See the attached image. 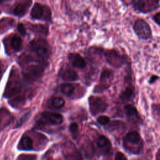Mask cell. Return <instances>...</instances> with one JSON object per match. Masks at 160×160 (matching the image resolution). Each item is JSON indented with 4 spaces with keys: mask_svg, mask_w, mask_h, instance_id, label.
Wrapping results in <instances>:
<instances>
[{
    "mask_svg": "<svg viewBox=\"0 0 160 160\" xmlns=\"http://www.w3.org/2000/svg\"><path fill=\"white\" fill-rule=\"evenodd\" d=\"M1 74H2V72H1V67H0V78L1 76Z\"/></svg>",
    "mask_w": 160,
    "mask_h": 160,
    "instance_id": "cell-34",
    "label": "cell"
},
{
    "mask_svg": "<svg viewBox=\"0 0 160 160\" xmlns=\"http://www.w3.org/2000/svg\"><path fill=\"white\" fill-rule=\"evenodd\" d=\"M36 156L32 154H21L20 155L17 160H35Z\"/></svg>",
    "mask_w": 160,
    "mask_h": 160,
    "instance_id": "cell-26",
    "label": "cell"
},
{
    "mask_svg": "<svg viewBox=\"0 0 160 160\" xmlns=\"http://www.w3.org/2000/svg\"><path fill=\"white\" fill-rule=\"evenodd\" d=\"M21 89V84L19 75L17 72L12 71L8 82L4 96L6 98H11L19 93Z\"/></svg>",
    "mask_w": 160,
    "mask_h": 160,
    "instance_id": "cell-2",
    "label": "cell"
},
{
    "mask_svg": "<svg viewBox=\"0 0 160 160\" xmlns=\"http://www.w3.org/2000/svg\"><path fill=\"white\" fill-rule=\"evenodd\" d=\"M104 56L107 62L113 68H119L127 62V58L114 49L105 51Z\"/></svg>",
    "mask_w": 160,
    "mask_h": 160,
    "instance_id": "cell-5",
    "label": "cell"
},
{
    "mask_svg": "<svg viewBox=\"0 0 160 160\" xmlns=\"http://www.w3.org/2000/svg\"><path fill=\"white\" fill-rule=\"evenodd\" d=\"M52 105L56 108H61L64 105V100L61 97H55L52 99Z\"/></svg>",
    "mask_w": 160,
    "mask_h": 160,
    "instance_id": "cell-25",
    "label": "cell"
},
{
    "mask_svg": "<svg viewBox=\"0 0 160 160\" xmlns=\"http://www.w3.org/2000/svg\"><path fill=\"white\" fill-rule=\"evenodd\" d=\"M124 111L127 117L129 119H139V117L138 115V111L134 106L131 104H127L124 107Z\"/></svg>",
    "mask_w": 160,
    "mask_h": 160,
    "instance_id": "cell-18",
    "label": "cell"
},
{
    "mask_svg": "<svg viewBox=\"0 0 160 160\" xmlns=\"http://www.w3.org/2000/svg\"><path fill=\"white\" fill-rule=\"evenodd\" d=\"M134 94V88L132 85H129L127 86L123 91L121 93L119 96V98L122 101H128Z\"/></svg>",
    "mask_w": 160,
    "mask_h": 160,
    "instance_id": "cell-21",
    "label": "cell"
},
{
    "mask_svg": "<svg viewBox=\"0 0 160 160\" xmlns=\"http://www.w3.org/2000/svg\"><path fill=\"white\" fill-rule=\"evenodd\" d=\"M113 79V71L109 69H104L101 74L99 84L94 88V91L101 92L108 88Z\"/></svg>",
    "mask_w": 160,
    "mask_h": 160,
    "instance_id": "cell-10",
    "label": "cell"
},
{
    "mask_svg": "<svg viewBox=\"0 0 160 160\" xmlns=\"http://www.w3.org/2000/svg\"><path fill=\"white\" fill-rule=\"evenodd\" d=\"M89 104L91 112L93 115L105 111L108 107V104L103 99L96 96L89 97Z\"/></svg>",
    "mask_w": 160,
    "mask_h": 160,
    "instance_id": "cell-9",
    "label": "cell"
},
{
    "mask_svg": "<svg viewBox=\"0 0 160 160\" xmlns=\"http://www.w3.org/2000/svg\"><path fill=\"white\" fill-rule=\"evenodd\" d=\"M153 20L154 21L158 24L159 25L160 24V13L158 12L153 16Z\"/></svg>",
    "mask_w": 160,
    "mask_h": 160,
    "instance_id": "cell-31",
    "label": "cell"
},
{
    "mask_svg": "<svg viewBox=\"0 0 160 160\" xmlns=\"http://www.w3.org/2000/svg\"><path fill=\"white\" fill-rule=\"evenodd\" d=\"M125 140L129 143L136 144L140 142L141 136L137 131H131L126 134Z\"/></svg>",
    "mask_w": 160,
    "mask_h": 160,
    "instance_id": "cell-19",
    "label": "cell"
},
{
    "mask_svg": "<svg viewBox=\"0 0 160 160\" xmlns=\"http://www.w3.org/2000/svg\"><path fill=\"white\" fill-rule=\"evenodd\" d=\"M11 119L10 112L6 108L0 109V131L11 122Z\"/></svg>",
    "mask_w": 160,
    "mask_h": 160,
    "instance_id": "cell-15",
    "label": "cell"
},
{
    "mask_svg": "<svg viewBox=\"0 0 160 160\" xmlns=\"http://www.w3.org/2000/svg\"><path fill=\"white\" fill-rule=\"evenodd\" d=\"M78 125L76 122H72L69 126V130L72 133H76L78 131Z\"/></svg>",
    "mask_w": 160,
    "mask_h": 160,
    "instance_id": "cell-28",
    "label": "cell"
},
{
    "mask_svg": "<svg viewBox=\"0 0 160 160\" xmlns=\"http://www.w3.org/2000/svg\"><path fill=\"white\" fill-rule=\"evenodd\" d=\"M11 44L12 49L15 51H19L21 48L22 39L19 37L17 36H14L11 39Z\"/></svg>",
    "mask_w": 160,
    "mask_h": 160,
    "instance_id": "cell-24",
    "label": "cell"
},
{
    "mask_svg": "<svg viewBox=\"0 0 160 160\" xmlns=\"http://www.w3.org/2000/svg\"><path fill=\"white\" fill-rule=\"evenodd\" d=\"M31 30L37 33V34H41L44 36H46L48 34V27L44 25H42V24H34L32 25L31 27Z\"/></svg>",
    "mask_w": 160,
    "mask_h": 160,
    "instance_id": "cell-22",
    "label": "cell"
},
{
    "mask_svg": "<svg viewBox=\"0 0 160 160\" xmlns=\"http://www.w3.org/2000/svg\"><path fill=\"white\" fill-rule=\"evenodd\" d=\"M109 120H110L109 118L106 116H101L98 117L97 119L98 122L102 125L107 124L109 122Z\"/></svg>",
    "mask_w": 160,
    "mask_h": 160,
    "instance_id": "cell-27",
    "label": "cell"
},
{
    "mask_svg": "<svg viewBox=\"0 0 160 160\" xmlns=\"http://www.w3.org/2000/svg\"><path fill=\"white\" fill-rule=\"evenodd\" d=\"M18 31L22 36H24L26 34V29H25V28H24V25L22 24H18Z\"/></svg>",
    "mask_w": 160,
    "mask_h": 160,
    "instance_id": "cell-30",
    "label": "cell"
},
{
    "mask_svg": "<svg viewBox=\"0 0 160 160\" xmlns=\"http://www.w3.org/2000/svg\"><path fill=\"white\" fill-rule=\"evenodd\" d=\"M42 118H46L45 121L53 125L61 124L63 121V117L61 114L55 112H44L41 114Z\"/></svg>",
    "mask_w": 160,
    "mask_h": 160,
    "instance_id": "cell-14",
    "label": "cell"
},
{
    "mask_svg": "<svg viewBox=\"0 0 160 160\" xmlns=\"http://www.w3.org/2000/svg\"><path fill=\"white\" fill-rule=\"evenodd\" d=\"M159 151H158V154H157V158H156L157 160H159Z\"/></svg>",
    "mask_w": 160,
    "mask_h": 160,
    "instance_id": "cell-33",
    "label": "cell"
},
{
    "mask_svg": "<svg viewBox=\"0 0 160 160\" xmlns=\"http://www.w3.org/2000/svg\"><path fill=\"white\" fill-rule=\"evenodd\" d=\"M31 16L34 19L49 22L51 21V10L49 6L36 2L31 9Z\"/></svg>",
    "mask_w": 160,
    "mask_h": 160,
    "instance_id": "cell-3",
    "label": "cell"
},
{
    "mask_svg": "<svg viewBox=\"0 0 160 160\" xmlns=\"http://www.w3.org/2000/svg\"><path fill=\"white\" fill-rule=\"evenodd\" d=\"M158 78H159L158 76H157V75H152V76H151V78H149V82L151 83V84H152V83L154 82L155 81H156L158 79Z\"/></svg>",
    "mask_w": 160,
    "mask_h": 160,
    "instance_id": "cell-32",
    "label": "cell"
},
{
    "mask_svg": "<svg viewBox=\"0 0 160 160\" xmlns=\"http://www.w3.org/2000/svg\"><path fill=\"white\" fill-rule=\"evenodd\" d=\"M25 102V98L22 96H18L9 101V104L14 108H19L24 104Z\"/></svg>",
    "mask_w": 160,
    "mask_h": 160,
    "instance_id": "cell-23",
    "label": "cell"
},
{
    "mask_svg": "<svg viewBox=\"0 0 160 160\" xmlns=\"http://www.w3.org/2000/svg\"><path fill=\"white\" fill-rule=\"evenodd\" d=\"M68 60L72 66L79 69H83L86 66V62L84 58L78 53H69L68 54Z\"/></svg>",
    "mask_w": 160,
    "mask_h": 160,
    "instance_id": "cell-12",
    "label": "cell"
},
{
    "mask_svg": "<svg viewBox=\"0 0 160 160\" xmlns=\"http://www.w3.org/2000/svg\"><path fill=\"white\" fill-rule=\"evenodd\" d=\"M75 87L73 84L70 83H63L60 85L61 92L66 96H70L74 92Z\"/></svg>",
    "mask_w": 160,
    "mask_h": 160,
    "instance_id": "cell-20",
    "label": "cell"
},
{
    "mask_svg": "<svg viewBox=\"0 0 160 160\" xmlns=\"http://www.w3.org/2000/svg\"><path fill=\"white\" fill-rule=\"evenodd\" d=\"M114 159L115 160H128L125 155L121 152H118L116 153Z\"/></svg>",
    "mask_w": 160,
    "mask_h": 160,
    "instance_id": "cell-29",
    "label": "cell"
},
{
    "mask_svg": "<svg viewBox=\"0 0 160 160\" xmlns=\"http://www.w3.org/2000/svg\"><path fill=\"white\" fill-rule=\"evenodd\" d=\"M97 145L104 153L108 152L111 148V144L108 138L104 136H99L97 140Z\"/></svg>",
    "mask_w": 160,
    "mask_h": 160,
    "instance_id": "cell-16",
    "label": "cell"
},
{
    "mask_svg": "<svg viewBox=\"0 0 160 160\" xmlns=\"http://www.w3.org/2000/svg\"><path fill=\"white\" fill-rule=\"evenodd\" d=\"M29 46L31 50L42 61L49 57L50 47L48 41L44 38L34 39L30 42Z\"/></svg>",
    "mask_w": 160,
    "mask_h": 160,
    "instance_id": "cell-1",
    "label": "cell"
},
{
    "mask_svg": "<svg viewBox=\"0 0 160 160\" xmlns=\"http://www.w3.org/2000/svg\"><path fill=\"white\" fill-rule=\"evenodd\" d=\"M44 66L41 64H32L25 69L23 74L25 79L28 81H36L43 75Z\"/></svg>",
    "mask_w": 160,
    "mask_h": 160,
    "instance_id": "cell-8",
    "label": "cell"
},
{
    "mask_svg": "<svg viewBox=\"0 0 160 160\" xmlns=\"http://www.w3.org/2000/svg\"><path fill=\"white\" fill-rule=\"evenodd\" d=\"M60 76L65 81H75L79 79V76L76 71L69 67L65 68L61 71Z\"/></svg>",
    "mask_w": 160,
    "mask_h": 160,
    "instance_id": "cell-13",
    "label": "cell"
},
{
    "mask_svg": "<svg viewBox=\"0 0 160 160\" xmlns=\"http://www.w3.org/2000/svg\"><path fill=\"white\" fill-rule=\"evenodd\" d=\"M133 29L137 36L141 39H148L152 36L151 27L142 19H138L134 22Z\"/></svg>",
    "mask_w": 160,
    "mask_h": 160,
    "instance_id": "cell-6",
    "label": "cell"
},
{
    "mask_svg": "<svg viewBox=\"0 0 160 160\" xmlns=\"http://www.w3.org/2000/svg\"><path fill=\"white\" fill-rule=\"evenodd\" d=\"M62 152L64 160H82L79 151L71 142L68 141L62 145Z\"/></svg>",
    "mask_w": 160,
    "mask_h": 160,
    "instance_id": "cell-7",
    "label": "cell"
},
{
    "mask_svg": "<svg viewBox=\"0 0 160 160\" xmlns=\"http://www.w3.org/2000/svg\"><path fill=\"white\" fill-rule=\"evenodd\" d=\"M159 0H132L134 9L142 13H148L158 9L159 6Z\"/></svg>",
    "mask_w": 160,
    "mask_h": 160,
    "instance_id": "cell-4",
    "label": "cell"
},
{
    "mask_svg": "<svg viewBox=\"0 0 160 160\" xmlns=\"http://www.w3.org/2000/svg\"><path fill=\"white\" fill-rule=\"evenodd\" d=\"M121 1H123V0H121Z\"/></svg>",
    "mask_w": 160,
    "mask_h": 160,
    "instance_id": "cell-36",
    "label": "cell"
},
{
    "mask_svg": "<svg viewBox=\"0 0 160 160\" xmlns=\"http://www.w3.org/2000/svg\"><path fill=\"white\" fill-rule=\"evenodd\" d=\"M5 0H0V3H2V2H4Z\"/></svg>",
    "mask_w": 160,
    "mask_h": 160,
    "instance_id": "cell-35",
    "label": "cell"
},
{
    "mask_svg": "<svg viewBox=\"0 0 160 160\" xmlns=\"http://www.w3.org/2000/svg\"><path fill=\"white\" fill-rule=\"evenodd\" d=\"M20 150L29 151L33 149V142L32 139L28 136H24L21 138L18 146Z\"/></svg>",
    "mask_w": 160,
    "mask_h": 160,
    "instance_id": "cell-17",
    "label": "cell"
},
{
    "mask_svg": "<svg viewBox=\"0 0 160 160\" xmlns=\"http://www.w3.org/2000/svg\"><path fill=\"white\" fill-rule=\"evenodd\" d=\"M31 2V0H20L16 3L14 8V14L18 16H22L28 11Z\"/></svg>",
    "mask_w": 160,
    "mask_h": 160,
    "instance_id": "cell-11",
    "label": "cell"
}]
</instances>
